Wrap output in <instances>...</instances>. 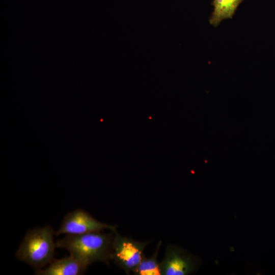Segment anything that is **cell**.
<instances>
[{
    "label": "cell",
    "mask_w": 275,
    "mask_h": 275,
    "mask_svg": "<svg viewBox=\"0 0 275 275\" xmlns=\"http://www.w3.org/2000/svg\"><path fill=\"white\" fill-rule=\"evenodd\" d=\"M93 232L79 235H66L56 242L57 248L67 250L69 255L87 266L96 262L109 265L111 261L114 232Z\"/></svg>",
    "instance_id": "6da1fadb"
},
{
    "label": "cell",
    "mask_w": 275,
    "mask_h": 275,
    "mask_svg": "<svg viewBox=\"0 0 275 275\" xmlns=\"http://www.w3.org/2000/svg\"><path fill=\"white\" fill-rule=\"evenodd\" d=\"M54 236L55 231L48 225L28 230L16 252V259L35 271L42 269L54 259L57 248Z\"/></svg>",
    "instance_id": "7a4b0ae2"
},
{
    "label": "cell",
    "mask_w": 275,
    "mask_h": 275,
    "mask_svg": "<svg viewBox=\"0 0 275 275\" xmlns=\"http://www.w3.org/2000/svg\"><path fill=\"white\" fill-rule=\"evenodd\" d=\"M151 240L141 241L114 232L111 261L127 274L133 272L145 256L144 250Z\"/></svg>",
    "instance_id": "3957f363"
},
{
    "label": "cell",
    "mask_w": 275,
    "mask_h": 275,
    "mask_svg": "<svg viewBox=\"0 0 275 275\" xmlns=\"http://www.w3.org/2000/svg\"><path fill=\"white\" fill-rule=\"evenodd\" d=\"M117 228L116 225L99 221L82 209H76L65 215L55 235H79L105 229L114 231Z\"/></svg>",
    "instance_id": "277c9868"
},
{
    "label": "cell",
    "mask_w": 275,
    "mask_h": 275,
    "mask_svg": "<svg viewBox=\"0 0 275 275\" xmlns=\"http://www.w3.org/2000/svg\"><path fill=\"white\" fill-rule=\"evenodd\" d=\"M198 265L194 256L179 246L168 244L160 262L161 275H187L193 272Z\"/></svg>",
    "instance_id": "5b68a950"
},
{
    "label": "cell",
    "mask_w": 275,
    "mask_h": 275,
    "mask_svg": "<svg viewBox=\"0 0 275 275\" xmlns=\"http://www.w3.org/2000/svg\"><path fill=\"white\" fill-rule=\"evenodd\" d=\"M88 266L69 255L61 259H54L45 268L35 272L37 275H80Z\"/></svg>",
    "instance_id": "8992f818"
},
{
    "label": "cell",
    "mask_w": 275,
    "mask_h": 275,
    "mask_svg": "<svg viewBox=\"0 0 275 275\" xmlns=\"http://www.w3.org/2000/svg\"><path fill=\"white\" fill-rule=\"evenodd\" d=\"M244 0H213V11L209 22L217 26L221 22L226 19L232 18L237 7Z\"/></svg>",
    "instance_id": "52a82bcc"
},
{
    "label": "cell",
    "mask_w": 275,
    "mask_h": 275,
    "mask_svg": "<svg viewBox=\"0 0 275 275\" xmlns=\"http://www.w3.org/2000/svg\"><path fill=\"white\" fill-rule=\"evenodd\" d=\"M162 241L160 240L157 244L155 250L149 257L145 256L142 261L133 271L135 275H161L160 262L158 261V257Z\"/></svg>",
    "instance_id": "ba28073f"
}]
</instances>
